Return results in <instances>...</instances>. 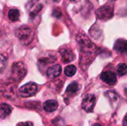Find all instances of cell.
I'll list each match as a JSON object with an SVG mask.
<instances>
[{
    "label": "cell",
    "instance_id": "9a60e30c",
    "mask_svg": "<svg viewBox=\"0 0 127 126\" xmlns=\"http://www.w3.org/2000/svg\"><path fill=\"white\" fill-rule=\"evenodd\" d=\"M77 71V68L73 65H70L65 67V74L68 76H73Z\"/></svg>",
    "mask_w": 127,
    "mask_h": 126
},
{
    "label": "cell",
    "instance_id": "ba28073f",
    "mask_svg": "<svg viewBox=\"0 0 127 126\" xmlns=\"http://www.w3.org/2000/svg\"><path fill=\"white\" fill-rule=\"evenodd\" d=\"M61 70L62 68L60 65H55L52 67H50L47 71V76L50 79L56 78L60 76Z\"/></svg>",
    "mask_w": 127,
    "mask_h": 126
},
{
    "label": "cell",
    "instance_id": "8992f818",
    "mask_svg": "<svg viewBox=\"0 0 127 126\" xmlns=\"http://www.w3.org/2000/svg\"><path fill=\"white\" fill-rule=\"evenodd\" d=\"M100 77H101V79L104 82H106V84H108L109 85H113L117 82V76H116L115 74L110 71L103 72L101 74Z\"/></svg>",
    "mask_w": 127,
    "mask_h": 126
},
{
    "label": "cell",
    "instance_id": "7402d4cb",
    "mask_svg": "<svg viewBox=\"0 0 127 126\" xmlns=\"http://www.w3.org/2000/svg\"><path fill=\"white\" fill-rule=\"evenodd\" d=\"M71 1H73V2H77V1H79V0H70Z\"/></svg>",
    "mask_w": 127,
    "mask_h": 126
},
{
    "label": "cell",
    "instance_id": "ac0fdd59",
    "mask_svg": "<svg viewBox=\"0 0 127 126\" xmlns=\"http://www.w3.org/2000/svg\"><path fill=\"white\" fill-rule=\"evenodd\" d=\"M17 126H33V123L31 122H25V123H20Z\"/></svg>",
    "mask_w": 127,
    "mask_h": 126
},
{
    "label": "cell",
    "instance_id": "52a82bcc",
    "mask_svg": "<svg viewBox=\"0 0 127 126\" xmlns=\"http://www.w3.org/2000/svg\"><path fill=\"white\" fill-rule=\"evenodd\" d=\"M60 53H61L63 62L65 63H68L71 61H74V59H75V56L74 53L68 48H62L60 50Z\"/></svg>",
    "mask_w": 127,
    "mask_h": 126
},
{
    "label": "cell",
    "instance_id": "277c9868",
    "mask_svg": "<svg viewBox=\"0 0 127 126\" xmlns=\"http://www.w3.org/2000/svg\"><path fill=\"white\" fill-rule=\"evenodd\" d=\"M37 91V86L34 83H27L22 86L19 90V95L21 97H30L36 94Z\"/></svg>",
    "mask_w": 127,
    "mask_h": 126
},
{
    "label": "cell",
    "instance_id": "3957f363",
    "mask_svg": "<svg viewBox=\"0 0 127 126\" xmlns=\"http://www.w3.org/2000/svg\"><path fill=\"white\" fill-rule=\"evenodd\" d=\"M114 15V10L113 6L111 4H105L100 8H98L96 11V16L97 18L106 21L112 18Z\"/></svg>",
    "mask_w": 127,
    "mask_h": 126
},
{
    "label": "cell",
    "instance_id": "d6986e66",
    "mask_svg": "<svg viewBox=\"0 0 127 126\" xmlns=\"http://www.w3.org/2000/svg\"><path fill=\"white\" fill-rule=\"evenodd\" d=\"M53 15H54V16H56V17L59 18V17L61 16V12H60V10H58L57 9H56V10H54L53 11Z\"/></svg>",
    "mask_w": 127,
    "mask_h": 126
},
{
    "label": "cell",
    "instance_id": "4fadbf2b",
    "mask_svg": "<svg viewBox=\"0 0 127 126\" xmlns=\"http://www.w3.org/2000/svg\"><path fill=\"white\" fill-rule=\"evenodd\" d=\"M12 111V108L10 105L6 104V103H2L0 105V115L2 119L5 118L7 116H8Z\"/></svg>",
    "mask_w": 127,
    "mask_h": 126
},
{
    "label": "cell",
    "instance_id": "ffe728a7",
    "mask_svg": "<svg viewBox=\"0 0 127 126\" xmlns=\"http://www.w3.org/2000/svg\"><path fill=\"white\" fill-rule=\"evenodd\" d=\"M123 126H127V114L123 120Z\"/></svg>",
    "mask_w": 127,
    "mask_h": 126
},
{
    "label": "cell",
    "instance_id": "603a6c76",
    "mask_svg": "<svg viewBox=\"0 0 127 126\" xmlns=\"http://www.w3.org/2000/svg\"><path fill=\"white\" fill-rule=\"evenodd\" d=\"M52 1H55V2H58L60 0H52Z\"/></svg>",
    "mask_w": 127,
    "mask_h": 126
},
{
    "label": "cell",
    "instance_id": "6da1fadb",
    "mask_svg": "<svg viewBox=\"0 0 127 126\" xmlns=\"http://www.w3.org/2000/svg\"><path fill=\"white\" fill-rule=\"evenodd\" d=\"M15 33L16 37L24 45L31 44L34 37L33 32L28 27H20L16 30Z\"/></svg>",
    "mask_w": 127,
    "mask_h": 126
},
{
    "label": "cell",
    "instance_id": "8fae6325",
    "mask_svg": "<svg viewBox=\"0 0 127 126\" xmlns=\"http://www.w3.org/2000/svg\"><path fill=\"white\" fill-rule=\"evenodd\" d=\"M80 90V85L77 82H73L72 83H71L67 89H66V94L68 96H73L75 94H77Z\"/></svg>",
    "mask_w": 127,
    "mask_h": 126
},
{
    "label": "cell",
    "instance_id": "9c48e42d",
    "mask_svg": "<svg viewBox=\"0 0 127 126\" xmlns=\"http://www.w3.org/2000/svg\"><path fill=\"white\" fill-rule=\"evenodd\" d=\"M58 108V102L56 100H48L43 104L44 110L48 113H51L56 111Z\"/></svg>",
    "mask_w": 127,
    "mask_h": 126
},
{
    "label": "cell",
    "instance_id": "2e32d148",
    "mask_svg": "<svg viewBox=\"0 0 127 126\" xmlns=\"http://www.w3.org/2000/svg\"><path fill=\"white\" fill-rule=\"evenodd\" d=\"M117 73L119 76L125 75L127 73V65L124 63H121L117 68Z\"/></svg>",
    "mask_w": 127,
    "mask_h": 126
},
{
    "label": "cell",
    "instance_id": "7a4b0ae2",
    "mask_svg": "<svg viewBox=\"0 0 127 126\" xmlns=\"http://www.w3.org/2000/svg\"><path fill=\"white\" fill-rule=\"evenodd\" d=\"M26 72L27 70L24 63L21 62H15L12 65V68H11V73H10L11 78L13 80L19 82L25 77Z\"/></svg>",
    "mask_w": 127,
    "mask_h": 126
},
{
    "label": "cell",
    "instance_id": "e0dca14e",
    "mask_svg": "<svg viewBox=\"0 0 127 126\" xmlns=\"http://www.w3.org/2000/svg\"><path fill=\"white\" fill-rule=\"evenodd\" d=\"M107 94H108V97L109 98H111V101L112 102H117L118 100V96L115 93V92H112V91H109L107 92Z\"/></svg>",
    "mask_w": 127,
    "mask_h": 126
},
{
    "label": "cell",
    "instance_id": "7c38bea8",
    "mask_svg": "<svg viewBox=\"0 0 127 126\" xmlns=\"http://www.w3.org/2000/svg\"><path fill=\"white\" fill-rule=\"evenodd\" d=\"M115 50L121 52V53H126L127 52V41L119 39L118 40L115 44Z\"/></svg>",
    "mask_w": 127,
    "mask_h": 126
},
{
    "label": "cell",
    "instance_id": "30bf717a",
    "mask_svg": "<svg viewBox=\"0 0 127 126\" xmlns=\"http://www.w3.org/2000/svg\"><path fill=\"white\" fill-rule=\"evenodd\" d=\"M29 14L31 16H35L42 8V4L37 2H35L33 4L31 3V5L29 4Z\"/></svg>",
    "mask_w": 127,
    "mask_h": 126
},
{
    "label": "cell",
    "instance_id": "5bb4252c",
    "mask_svg": "<svg viewBox=\"0 0 127 126\" xmlns=\"http://www.w3.org/2000/svg\"><path fill=\"white\" fill-rule=\"evenodd\" d=\"M8 18L12 22L17 21L19 18V11L17 9H11L8 13Z\"/></svg>",
    "mask_w": 127,
    "mask_h": 126
},
{
    "label": "cell",
    "instance_id": "44dd1931",
    "mask_svg": "<svg viewBox=\"0 0 127 126\" xmlns=\"http://www.w3.org/2000/svg\"><path fill=\"white\" fill-rule=\"evenodd\" d=\"M93 126H100V124L97 123V124H95V125H93Z\"/></svg>",
    "mask_w": 127,
    "mask_h": 126
},
{
    "label": "cell",
    "instance_id": "5b68a950",
    "mask_svg": "<svg viewBox=\"0 0 127 126\" xmlns=\"http://www.w3.org/2000/svg\"><path fill=\"white\" fill-rule=\"evenodd\" d=\"M95 105V97L94 94H88L82 102V108L86 112H92Z\"/></svg>",
    "mask_w": 127,
    "mask_h": 126
}]
</instances>
